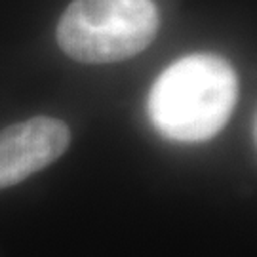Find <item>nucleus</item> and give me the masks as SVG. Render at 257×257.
<instances>
[{"label":"nucleus","instance_id":"f257e3e1","mask_svg":"<svg viewBox=\"0 0 257 257\" xmlns=\"http://www.w3.org/2000/svg\"><path fill=\"white\" fill-rule=\"evenodd\" d=\"M238 101L234 67L217 54H191L158 74L147 97L153 128L175 143L217 136Z\"/></svg>","mask_w":257,"mask_h":257},{"label":"nucleus","instance_id":"f03ea898","mask_svg":"<svg viewBox=\"0 0 257 257\" xmlns=\"http://www.w3.org/2000/svg\"><path fill=\"white\" fill-rule=\"evenodd\" d=\"M158 29L155 0H73L59 18L55 38L74 61L105 65L141 54Z\"/></svg>","mask_w":257,"mask_h":257},{"label":"nucleus","instance_id":"7ed1b4c3","mask_svg":"<svg viewBox=\"0 0 257 257\" xmlns=\"http://www.w3.org/2000/svg\"><path fill=\"white\" fill-rule=\"evenodd\" d=\"M71 145L63 120L35 116L0 132V189H8L54 164Z\"/></svg>","mask_w":257,"mask_h":257}]
</instances>
